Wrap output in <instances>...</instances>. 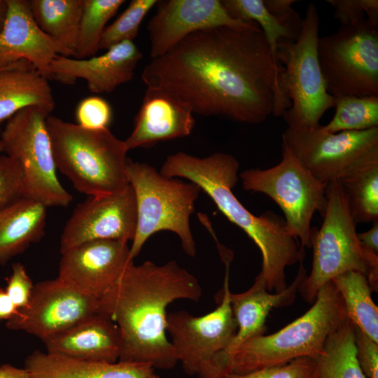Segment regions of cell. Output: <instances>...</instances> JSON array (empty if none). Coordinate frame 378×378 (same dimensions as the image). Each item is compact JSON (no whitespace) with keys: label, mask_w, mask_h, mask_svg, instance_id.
I'll list each match as a JSON object with an SVG mask.
<instances>
[{"label":"cell","mask_w":378,"mask_h":378,"mask_svg":"<svg viewBox=\"0 0 378 378\" xmlns=\"http://www.w3.org/2000/svg\"><path fill=\"white\" fill-rule=\"evenodd\" d=\"M281 70L258 25L218 27L195 31L151 59L141 79L193 113L259 124L291 106L281 87Z\"/></svg>","instance_id":"1"},{"label":"cell","mask_w":378,"mask_h":378,"mask_svg":"<svg viewBox=\"0 0 378 378\" xmlns=\"http://www.w3.org/2000/svg\"><path fill=\"white\" fill-rule=\"evenodd\" d=\"M202 296L197 278L174 260L132 263L99 298V313L119 330L118 360L173 368L178 359L167 336V307L177 300L199 302Z\"/></svg>","instance_id":"2"},{"label":"cell","mask_w":378,"mask_h":378,"mask_svg":"<svg viewBox=\"0 0 378 378\" xmlns=\"http://www.w3.org/2000/svg\"><path fill=\"white\" fill-rule=\"evenodd\" d=\"M239 168V162L230 154L216 153L198 158L178 152L167 158L160 173L198 185L225 216L259 248L262 259L260 274L268 291L281 292L287 287L286 268L303 260L304 248L288 232L284 218L271 212L256 216L235 197L232 189L238 181Z\"/></svg>","instance_id":"3"},{"label":"cell","mask_w":378,"mask_h":378,"mask_svg":"<svg viewBox=\"0 0 378 378\" xmlns=\"http://www.w3.org/2000/svg\"><path fill=\"white\" fill-rule=\"evenodd\" d=\"M46 126L57 169L90 196L115 193L129 184L125 141L108 128L90 130L49 115Z\"/></svg>","instance_id":"4"},{"label":"cell","mask_w":378,"mask_h":378,"mask_svg":"<svg viewBox=\"0 0 378 378\" xmlns=\"http://www.w3.org/2000/svg\"><path fill=\"white\" fill-rule=\"evenodd\" d=\"M346 318L342 298L330 281L319 289L312 307L302 316L273 334L243 344L230 360L225 375L282 365L301 357L315 359L322 354L328 337Z\"/></svg>","instance_id":"5"},{"label":"cell","mask_w":378,"mask_h":378,"mask_svg":"<svg viewBox=\"0 0 378 378\" xmlns=\"http://www.w3.org/2000/svg\"><path fill=\"white\" fill-rule=\"evenodd\" d=\"M327 206L319 229L312 227L313 260L309 275L302 279L299 292L309 303L319 289L348 271L367 277L372 291L378 290V255L364 251L358 241L344 188L339 180L326 188Z\"/></svg>","instance_id":"6"},{"label":"cell","mask_w":378,"mask_h":378,"mask_svg":"<svg viewBox=\"0 0 378 378\" xmlns=\"http://www.w3.org/2000/svg\"><path fill=\"white\" fill-rule=\"evenodd\" d=\"M126 176L136 203L137 225L130 254L134 259L153 234L168 230L176 233L187 255L195 257L196 244L190 226V217L201 188L189 181L162 176L153 166L129 161Z\"/></svg>","instance_id":"7"},{"label":"cell","mask_w":378,"mask_h":378,"mask_svg":"<svg viewBox=\"0 0 378 378\" xmlns=\"http://www.w3.org/2000/svg\"><path fill=\"white\" fill-rule=\"evenodd\" d=\"M318 29L316 7L309 4L298 38L281 40L277 46L276 58L282 66L281 87L291 103L283 118L290 128L314 127L324 113L335 106L318 62Z\"/></svg>","instance_id":"8"},{"label":"cell","mask_w":378,"mask_h":378,"mask_svg":"<svg viewBox=\"0 0 378 378\" xmlns=\"http://www.w3.org/2000/svg\"><path fill=\"white\" fill-rule=\"evenodd\" d=\"M319 65L334 98L378 96V24L367 18L319 37Z\"/></svg>","instance_id":"9"},{"label":"cell","mask_w":378,"mask_h":378,"mask_svg":"<svg viewBox=\"0 0 378 378\" xmlns=\"http://www.w3.org/2000/svg\"><path fill=\"white\" fill-rule=\"evenodd\" d=\"M48 113L36 107L20 110L7 120L0 139L3 152L20 166L24 197L46 207L66 206L72 201L57 175L50 135Z\"/></svg>","instance_id":"10"},{"label":"cell","mask_w":378,"mask_h":378,"mask_svg":"<svg viewBox=\"0 0 378 378\" xmlns=\"http://www.w3.org/2000/svg\"><path fill=\"white\" fill-rule=\"evenodd\" d=\"M243 188L270 197L282 210L288 232L302 248L311 247V221L327 206L328 183L314 178L282 145V159L266 169H251L240 174Z\"/></svg>","instance_id":"11"},{"label":"cell","mask_w":378,"mask_h":378,"mask_svg":"<svg viewBox=\"0 0 378 378\" xmlns=\"http://www.w3.org/2000/svg\"><path fill=\"white\" fill-rule=\"evenodd\" d=\"M221 258L225 265V276L218 307L202 316H195L183 310L167 315L169 340L178 361L190 376H199L206 372L213 358L227 346L237 330L229 284L232 253L224 254Z\"/></svg>","instance_id":"12"},{"label":"cell","mask_w":378,"mask_h":378,"mask_svg":"<svg viewBox=\"0 0 378 378\" xmlns=\"http://www.w3.org/2000/svg\"><path fill=\"white\" fill-rule=\"evenodd\" d=\"M282 145L314 178L328 183L378 152V127L337 133L325 131L320 124L308 129L287 127Z\"/></svg>","instance_id":"13"},{"label":"cell","mask_w":378,"mask_h":378,"mask_svg":"<svg viewBox=\"0 0 378 378\" xmlns=\"http://www.w3.org/2000/svg\"><path fill=\"white\" fill-rule=\"evenodd\" d=\"M99 313V299L85 295L57 277L34 285L28 304L6 322L41 340Z\"/></svg>","instance_id":"14"},{"label":"cell","mask_w":378,"mask_h":378,"mask_svg":"<svg viewBox=\"0 0 378 378\" xmlns=\"http://www.w3.org/2000/svg\"><path fill=\"white\" fill-rule=\"evenodd\" d=\"M136 225V198L130 184L113 194L90 196L66 221L60 237V253L94 240L128 243L135 236Z\"/></svg>","instance_id":"15"},{"label":"cell","mask_w":378,"mask_h":378,"mask_svg":"<svg viewBox=\"0 0 378 378\" xmlns=\"http://www.w3.org/2000/svg\"><path fill=\"white\" fill-rule=\"evenodd\" d=\"M148 23L150 57L162 56L187 36L204 29L250 28L253 21L232 18L219 0H161Z\"/></svg>","instance_id":"16"},{"label":"cell","mask_w":378,"mask_h":378,"mask_svg":"<svg viewBox=\"0 0 378 378\" xmlns=\"http://www.w3.org/2000/svg\"><path fill=\"white\" fill-rule=\"evenodd\" d=\"M307 275L302 262L293 282L281 292L271 293L265 279L259 274L252 286L240 293L230 295L231 307L237 324L236 332L227 346L211 360L208 369L197 378H222L227 365L236 351L248 340L262 335L265 321L274 308L291 304Z\"/></svg>","instance_id":"17"},{"label":"cell","mask_w":378,"mask_h":378,"mask_svg":"<svg viewBox=\"0 0 378 378\" xmlns=\"http://www.w3.org/2000/svg\"><path fill=\"white\" fill-rule=\"evenodd\" d=\"M127 242L94 240L62 254L58 276L80 292L101 298L133 263Z\"/></svg>","instance_id":"18"},{"label":"cell","mask_w":378,"mask_h":378,"mask_svg":"<svg viewBox=\"0 0 378 378\" xmlns=\"http://www.w3.org/2000/svg\"><path fill=\"white\" fill-rule=\"evenodd\" d=\"M142 53L132 41L116 44L99 56L76 59L57 55L50 66L51 79L72 84L84 79L89 90L110 93L130 81Z\"/></svg>","instance_id":"19"},{"label":"cell","mask_w":378,"mask_h":378,"mask_svg":"<svg viewBox=\"0 0 378 378\" xmlns=\"http://www.w3.org/2000/svg\"><path fill=\"white\" fill-rule=\"evenodd\" d=\"M195 124L193 112L186 103L164 90L147 88L125 144L130 150L185 137Z\"/></svg>","instance_id":"20"},{"label":"cell","mask_w":378,"mask_h":378,"mask_svg":"<svg viewBox=\"0 0 378 378\" xmlns=\"http://www.w3.org/2000/svg\"><path fill=\"white\" fill-rule=\"evenodd\" d=\"M8 3L6 21L0 33V68L25 60L51 79L50 66L58 55L54 43L36 23L29 1L8 0Z\"/></svg>","instance_id":"21"},{"label":"cell","mask_w":378,"mask_h":378,"mask_svg":"<svg viewBox=\"0 0 378 378\" xmlns=\"http://www.w3.org/2000/svg\"><path fill=\"white\" fill-rule=\"evenodd\" d=\"M41 341L46 352L73 358L115 363L120 356L119 330L101 313Z\"/></svg>","instance_id":"22"},{"label":"cell","mask_w":378,"mask_h":378,"mask_svg":"<svg viewBox=\"0 0 378 378\" xmlns=\"http://www.w3.org/2000/svg\"><path fill=\"white\" fill-rule=\"evenodd\" d=\"M24 368L30 378H148L154 372L148 363L81 360L38 350L25 359Z\"/></svg>","instance_id":"23"},{"label":"cell","mask_w":378,"mask_h":378,"mask_svg":"<svg viewBox=\"0 0 378 378\" xmlns=\"http://www.w3.org/2000/svg\"><path fill=\"white\" fill-rule=\"evenodd\" d=\"M55 105L48 79L29 62L20 61L0 70V125L28 107L50 115Z\"/></svg>","instance_id":"24"},{"label":"cell","mask_w":378,"mask_h":378,"mask_svg":"<svg viewBox=\"0 0 378 378\" xmlns=\"http://www.w3.org/2000/svg\"><path fill=\"white\" fill-rule=\"evenodd\" d=\"M46 209L22 197L0 209V264L24 251L44 234Z\"/></svg>","instance_id":"25"},{"label":"cell","mask_w":378,"mask_h":378,"mask_svg":"<svg viewBox=\"0 0 378 378\" xmlns=\"http://www.w3.org/2000/svg\"><path fill=\"white\" fill-rule=\"evenodd\" d=\"M85 0H31L30 9L41 30L54 43L58 55L74 56Z\"/></svg>","instance_id":"26"},{"label":"cell","mask_w":378,"mask_h":378,"mask_svg":"<svg viewBox=\"0 0 378 378\" xmlns=\"http://www.w3.org/2000/svg\"><path fill=\"white\" fill-rule=\"evenodd\" d=\"M339 181L355 223L378 221V152L356 164Z\"/></svg>","instance_id":"27"},{"label":"cell","mask_w":378,"mask_h":378,"mask_svg":"<svg viewBox=\"0 0 378 378\" xmlns=\"http://www.w3.org/2000/svg\"><path fill=\"white\" fill-rule=\"evenodd\" d=\"M221 3L232 18L253 21L259 26L277 62L279 42L295 41L300 34L302 20L297 12L289 17H276L267 10L263 0H222Z\"/></svg>","instance_id":"28"},{"label":"cell","mask_w":378,"mask_h":378,"mask_svg":"<svg viewBox=\"0 0 378 378\" xmlns=\"http://www.w3.org/2000/svg\"><path fill=\"white\" fill-rule=\"evenodd\" d=\"M345 308L346 317L362 332L378 342V307L367 277L357 271H348L333 279Z\"/></svg>","instance_id":"29"},{"label":"cell","mask_w":378,"mask_h":378,"mask_svg":"<svg viewBox=\"0 0 378 378\" xmlns=\"http://www.w3.org/2000/svg\"><path fill=\"white\" fill-rule=\"evenodd\" d=\"M315 360L313 378H366L356 358L354 325L348 318L328 337Z\"/></svg>","instance_id":"30"},{"label":"cell","mask_w":378,"mask_h":378,"mask_svg":"<svg viewBox=\"0 0 378 378\" xmlns=\"http://www.w3.org/2000/svg\"><path fill=\"white\" fill-rule=\"evenodd\" d=\"M124 3V0H85L74 58L95 56L107 22Z\"/></svg>","instance_id":"31"},{"label":"cell","mask_w":378,"mask_h":378,"mask_svg":"<svg viewBox=\"0 0 378 378\" xmlns=\"http://www.w3.org/2000/svg\"><path fill=\"white\" fill-rule=\"evenodd\" d=\"M335 113L323 129L330 133L378 127V96L335 98Z\"/></svg>","instance_id":"32"},{"label":"cell","mask_w":378,"mask_h":378,"mask_svg":"<svg viewBox=\"0 0 378 378\" xmlns=\"http://www.w3.org/2000/svg\"><path fill=\"white\" fill-rule=\"evenodd\" d=\"M157 0H132L127 8L110 25L106 26L99 42V50L111 47L136 37L141 23Z\"/></svg>","instance_id":"33"},{"label":"cell","mask_w":378,"mask_h":378,"mask_svg":"<svg viewBox=\"0 0 378 378\" xmlns=\"http://www.w3.org/2000/svg\"><path fill=\"white\" fill-rule=\"evenodd\" d=\"M315 368L314 358L301 357L282 365L245 373H228L222 378H313Z\"/></svg>","instance_id":"34"},{"label":"cell","mask_w":378,"mask_h":378,"mask_svg":"<svg viewBox=\"0 0 378 378\" xmlns=\"http://www.w3.org/2000/svg\"><path fill=\"white\" fill-rule=\"evenodd\" d=\"M112 115L109 103L97 96L88 97L81 100L75 113L78 125L90 130L108 128Z\"/></svg>","instance_id":"35"},{"label":"cell","mask_w":378,"mask_h":378,"mask_svg":"<svg viewBox=\"0 0 378 378\" xmlns=\"http://www.w3.org/2000/svg\"><path fill=\"white\" fill-rule=\"evenodd\" d=\"M24 197V178L19 164L0 154V209Z\"/></svg>","instance_id":"36"},{"label":"cell","mask_w":378,"mask_h":378,"mask_svg":"<svg viewBox=\"0 0 378 378\" xmlns=\"http://www.w3.org/2000/svg\"><path fill=\"white\" fill-rule=\"evenodd\" d=\"M334 8L333 16L341 25L354 24L365 18L378 24L377 0H327Z\"/></svg>","instance_id":"37"},{"label":"cell","mask_w":378,"mask_h":378,"mask_svg":"<svg viewBox=\"0 0 378 378\" xmlns=\"http://www.w3.org/2000/svg\"><path fill=\"white\" fill-rule=\"evenodd\" d=\"M34 285L22 264L15 262L12 265V272L6 279L5 290L18 309L28 304Z\"/></svg>","instance_id":"38"},{"label":"cell","mask_w":378,"mask_h":378,"mask_svg":"<svg viewBox=\"0 0 378 378\" xmlns=\"http://www.w3.org/2000/svg\"><path fill=\"white\" fill-rule=\"evenodd\" d=\"M356 358L366 378H378V342L354 326Z\"/></svg>","instance_id":"39"},{"label":"cell","mask_w":378,"mask_h":378,"mask_svg":"<svg viewBox=\"0 0 378 378\" xmlns=\"http://www.w3.org/2000/svg\"><path fill=\"white\" fill-rule=\"evenodd\" d=\"M361 248L368 252L378 255V221L372 227L361 233H357Z\"/></svg>","instance_id":"40"},{"label":"cell","mask_w":378,"mask_h":378,"mask_svg":"<svg viewBox=\"0 0 378 378\" xmlns=\"http://www.w3.org/2000/svg\"><path fill=\"white\" fill-rule=\"evenodd\" d=\"M295 2V0H263L267 10L280 18L289 17L296 13L292 7Z\"/></svg>","instance_id":"41"},{"label":"cell","mask_w":378,"mask_h":378,"mask_svg":"<svg viewBox=\"0 0 378 378\" xmlns=\"http://www.w3.org/2000/svg\"><path fill=\"white\" fill-rule=\"evenodd\" d=\"M18 310V309L8 295L5 288H0V323L13 318Z\"/></svg>","instance_id":"42"},{"label":"cell","mask_w":378,"mask_h":378,"mask_svg":"<svg viewBox=\"0 0 378 378\" xmlns=\"http://www.w3.org/2000/svg\"><path fill=\"white\" fill-rule=\"evenodd\" d=\"M0 378H30V377L24 368L4 364L0 365Z\"/></svg>","instance_id":"43"},{"label":"cell","mask_w":378,"mask_h":378,"mask_svg":"<svg viewBox=\"0 0 378 378\" xmlns=\"http://www.w3.org/2000/svg\"><path fill=\"white\" fill-rule=\"evenodd\" d=\"M8 12V0H0V33L3 30Z\"/></svg>","instance_id":"44"},{"label":"cell","mask_w":378,"mask_h":378,"mask_svg":"<svg viewBox=\"0 0 378 378\" xmlns=\"http://www.w3.org/2000/svg\"><path fill=\"white\" fill-rule=\"evenodd\" d=\"M148 378H160L159 376H158L155 372H153Z\"/></svg>","instance_id":"45"},{"label":"cell","mask_w":378,"mask_h":378,"mask_svg":"<svg viewBox=\"0 0 378 378\" xmlns=\"http://www.w3.org/2000/svg\"><path fill=\"white\" fill-rule=\"evenodd\" d=\"M1 130L0 128V136H1ZM3 152V148H2V144H1V139H0V153Z\"/></svg>","instance_id":"46"},{"label":"cell","mask_w":378,"mask_h":378,"mask_svg":"<svg viewBox=\"0 0 378 378\" xmlns=\"http://www.w3.org/2000/svg\"><path fill=\"white\" fill-rule=\"evenodd\" d=\"M5 67H6V66H5ZM3 68H4V67L0 68V70L2 69Z\"/></svg>","instance_id":"47"}]
</instances>
